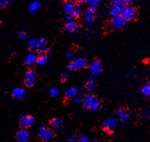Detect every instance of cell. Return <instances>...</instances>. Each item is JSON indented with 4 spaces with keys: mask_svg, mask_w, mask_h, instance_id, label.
<instances>
[{
    "mask_svg": "<svg viewBox=\"0 0 150 142\" xmlns=\"http://www.w3.org/2000/svg\"><path fill=\"white\" fill-rule=\"evenodd\" d=\"M142 94L145 96H148L149 95V94H150V85H149V82L142 87Z\"/></svg>",
    "mask_w": 150,
    "mask_h": 142,
    "instance_id": "cell-24",
    "label": "cell"
},
{
    "mask_svg": "<svg viewBox=\"0 0 150 142\" xmlns=\"http://www.w3.org/2000/svg\"><path fill=\"white\" fill-rule=\"evenodd\" d=\"M78 27H79V24L73 21H69L65 26V30L68 31L69 33H73L74 31L76 30Z\"/></svg>",
    "mask_w": 150,
    "mask_h": 142,
    "instance_id": "cell-17",
    "label": "cell"
},
{
    "mask_svg": "<svg viewBox=\"0 0 150 142\" xmlns=\"http://www.w3.org/2000/svg\"><path fill=\"white\" fill-rule=\"evenodd\" d=\"M75 9V4L71 1L66 2L63 5V11L67 14H71Z\"/></svg>",
    "mask_w": 150,
    "mask_h": 142,
    "instance_id": "cell-18",
    "label": "cell"
},
{
    "mask_svg": "<svg viewBox=\"0 0 150 142\" xmlns=\"http://www.w3.org/2000/svg\"><path fill=\"white\" fill-rule=\"evenodd\" d=\"M90 70L93 76H98L101 71V65L99 60L93 61L90 66Z\"/></svg>",
    "mask_w": 150,
    "mask_h": 142,
    "instance_id": "cell-10",
    "label": "cell"
},
{
    "mask_svg": "<svg viewBox=\"0 0 150 142\" xmlns=\"http://www.w3.org/2000/svg\"><path fill=\"white\" fill-rule=\"evenodd\" d=\"M96 85V79L94 77H90L87 80L85 84L86 89L88 91H92L95 89Z\"/></svg>",
    "mask_w": 150,
    "mask_h": 142,
    "instance_id": "cell-16",
    "label": "cell"
},
{
    "mask_svg": "<svg viewBox=\"0 0 150 142\" xmlns=\"http://www.w3.org/2000/svg\"><path fill=\"white\" fill-rule=\"evenodd\" d=\"M81 14V10L80 9H75L71 13V15L73 17H78Z\"/></svg>",
    "mask_w": 150,
    "mask_h": 142,
    "instance_id": "cell-30",
    "label": "cell"
},
{
    "mask_svg": "<svg viewBox=\"0 0 150 142\" xmlns=\"http://www.w3.org/2000/svg\"><path fill=\"white\" fill-rule=\"evenodd\" d=\"M82 99L80 97H75L74 98V103L76 104H82Z\"/></svg>",
    "mask_w": 150,
    "mask_h": 142,
    "instance_id": "cell-36",
    "label": "cell"
},
{
    "mask_svg": "<svg viewBox=\"0 0 150 142\" xmlns=\"http://www.w3.org/2000/svg\"><path fill=\"white\" fill-rule=\"evenodd\" d=\"M47 52L45 50H44V48L41 50H38V54L40 56H47Z\"/></svg>",
    "mask_w": 150,
    "mask_h": 142,
    "instance_id": "cell-32",
    "label": "cell"
},
{
    "mask_svg": "<svg viewBox=\"0 0 150 142\" xmlns=\"http://www.w3.org/2000/svg\"><path fill=\"white\" fill-rule=\"evenodd\" d=\"M50 142H59V141H50Z\"/></svg>",
    "mask_w": 150,
    "mask_h": 142,
    "instance_id": "cell-43",
    "label": "cell"
},
{
    "mask_svg": "<svg viewBox=\"0 0 150 142\" xmlns=\"http://www.w3.org/2000/svg\"><path fill=\"white\" fill-rule=\"evenodd\" d=\"M47 62V57L46 56H39L38 58H37L36 63L38 65L40 66H44L45 64H46Z\"/></svg>",
    "mask_w": 150,
    "mask_h": 142,
    "instance_id": "cell-23",
    "label": "cell"
},
{
    "mask_svg": "<svg viewBox=\"0 0 150 142\" xmlns=\"http://www.w3.org/2000/svg\"><path fill=\"white\" fill-rule=\"evenodd\" d=\"M126 25V21L122 17H115L111 21V26L113 29H120L124 27Z\"/></svg>",
    "mask_w": 150,
    "mask_h": 142,
    "instance_id": "cell-8",
    "label": "cell"
},
{
    "mask_svg": "<svg viewBox=\"0 0 150 142\" xmlns=\"http://www.w3.org/2000/svg\"><path fill=\"white\" fill-rule=\"evenodd\" d=\"M26 91L21 87L15 88V89L13 90L12 91V96L13 97L17 99V100H20V99H23L26 96Z\"/></svg>",
    "mask_w": 150,
    "mask_h": 142,
    "instance_id": "cell-11",
    "label": "cell"
},
{
    "mask_svg": "<svg viewBox=\"0 0 150 142\" xmlns=\"http://www.w3.org/2000/svg\"><path fill=\"white\" fill-rule=\"evenodd\" d=\"M96 100H97V99H96V96L88 94L87 95H86L84 97V98L82 99V104L85 108H90L91 104H92L93 102L96 101Z\"/></svg>",
    "mask_w": 150,
    "mask_h": 142,
    "instance_id": "cell-12",
    "label": "cell"
},
{
    "mask_svg": "<svg viewBox=\"0 0 150 142\" xmlns=\"http://www.w3.org/2000/svg\"><path fill=\"white\" fill-rule=\"evenodd\" d=\"M84 21L88 24H91L94 21V14H93V11L88 9L84 16Z\"/></svg>",
    "mask_w": 150,
    "mask_h": 142,
    "instance_id": "cell-19",
    "label": "cell"
},
{
    "mask_svg": "<svg viewBox=\"0 0 150 142\" xmlns=\"http://www.w3.org/2000/svg\"><path fill=\"white\" fill-rule=\"evenodd\" d=\"M122 17L125 19V21H131L135 18L136 11L135 8L128 5V6H123L122 11Z\"/></svg>",
    "mask_w": 150,
    "mask_h": 142,
    "instance_id": "cell-5",
    "label": "cell"
},
{
    "mask_svg": "<svg viewBox=\"0 0 150 142\" xmlns=\"http://www.w3.org/2000/svg\"><path fill=\"white\" fill-rule=\"evenodd\" d=\"M76 142H90L89 138H88L84 134L80 135L79 137H77Z\"/></svg>",
    "mask_w": 150,
    "mask_h": 142,
    "instance_id": "cell-26",
    "label": "cell"
},
{
    "mask_svg": "<svg viewBox=\"0 0 150 142\" xmlns=\"http://www.w3.org/2000/svg\"><path fill=\"white\" fill-rule=\"evenodd\" d=\"M77 3H79V4H83V3L86 1V0H76Z\"/></svg>",
    "mask_w": 150,
    "mask_h": 142,
    "instance_id": "cell-41",
    "label": "cell"
},
{
    "mask_svg": "<svg viewBox=\"0 0 150 142\" xmlns=\"http://www.w3.org/2000/svg\"><path fill=\"white\" fill-rule=\"evenodd\" d=\"M86 1L90 4L89 9L94 12L97 9L99 3L100 2V0H86Z\"/></svg>",
    "mask_w": 150,
    "mask_h": 142,
    "instance_id": "cell-22",
    "label": "cell"
},
{
    "mask_svg": "<svg viewBox=\"0 0 150 142\" xmlns=\"http://www.w3.org/2000/svg\"><path fill=\"white\" fill-rule=\"evenodd\" d=\"M35 122L34 118L31 115H24L19 120V125L23 129H28L32 127Z\"/></svg>",
    "mask_w": 150,
    "mask_h": 142,
    "instance_id": "cell-6",
    "label": "cell"
},
{
    "mask_svg": "<svg viewBox=\"0 0 150 142\" xmlns=\"http://www.w3.org/2000/svg\"><path fill=\"white\" fill-rule=\"evenodd\" d=\"M79 88L76 87H72L69 88V89L65 91L66 97L69 99L74 98L76 95L79 93Z\"/></svg>",
    "mask_w": 150,
    "mask_h": 142,
    "instance_id": "cell-13",
    "label": "cell"
},
{
    "mask_svg": "<svg viewBox=\"0 0 150 142\" xmlns=\"http://www.w3.org/2000/svg\"><path fill=\"white\" fill-rule=\"evenodd\" d=\"M129 118H130V116L129 114H128V113H127V112H124L121 116H120V122H127L128 120H129Z\"/></svg>",
    "mask_w": 150,
    "mask_h": 142,
    "instance_id": "cell-28",
    "label": "cell"
},
{
    "mask_svg": "<svg viewBox=\"0 0 150 142\" xmlns=\"http://www.w3.org/2000/svg\"><path fill=\"white\" fill-rule=\"evenodd\" d=\"M73 18L74 17L71 15V14H68L67 17V21H73Z\"/></svg>",
    "mask_w": 150,
    "mask_h": 142,
    "instance_id": "cell-40",
    "label": "cell"
},
{
    "mask_svg": "<svg viewBox=\"0 0 150 142\" xmlns=\"http://www.w3.org/2000/svg\"><path fill=\"white\" fill-rule=\"evenodd\" d=\"M123 6L121 4H113L111 9L110 13L112 17H117L122 13Z\"/></svg>",
    "mask_w": 150,
    "mask_h": 142,
    "instance_id": "cell-14",
    "label": "cell"
},
{
    "mask_svg": "<svg viewBox=\"0 0 150 142\" xmlns=\"http://www.w3.org/2000/svg\"><path fill=\"white\" fill-rule=\"evenodd\" d=\"M87 66V61L85 59L77 58L69 64L67 67V69L68 70L72 71L74 70H78V69H84L86 68Z\"/></svg>",
    "mask_w": 150,
    "mask_h": 142,
    "instance_id": "cell-3",
    "label": "cell"
},
{
    "mask_svg": "<svg viewBox=\"0 0 150 142\" xmlns=\"http://www.w3.org/2000/svg\"><path fill=\"white\" fill-rule=\"evenodd\" d=\"M61 79H62L63 81H66L67 79L68 78V74L67 72H63L62 74H61Z\"/></svg>",
    "mask_w": 150,
    "mask_h": 142,
    "instance_id": "cell-34",
    "label": "cell"
},
{
    "mask_svg": "<svg viewBox=\"0 0 150 142\" xmlns=\"http://www.w3.org/2000/svg\"><path fill=\"white\" fill-rule=\"evenodd\" d=\"M100 106V102L96 100V101L93 102L92 104H91V106H90V109L91 110V111H97L98 109H99Z\"/></svg>",
    "mask_w": 150,
    "mask_h": 142,
    "instance_id": "cell-25",
    "label": "cell"
},
{
    "mask_svg": "<svg viewBox=\"0 0 150 142\" xmlns=\"http://www.w3.org/2000/svg\"><path fill=\"white\" fill-rule=\"evenodd\" d=\"M18 37H19V39L21 40H26V39H27L28 35H27V34L25 33V32L21 31L19 33H18Z\"/></svg>",
    "mask_w": 150,
    "mask_h": 142,
    "instance_id": "cell-31",
    "label": "cell"
},
{
    "mask_svg": "<svg viewBox=\"0 0 150 142\" xmlns=\"http://www.w3.org/2000/svg\"><path fill=\"white\" fill-rule=\"evenodd\" d=\"M92 142H100V141H99L98 140H93V141H92Z\"/></svg>",
    "mask_w": 150,
    "mask_h": 142,
    "instance_id": "cell-42",
    "label": "cell"
},
{
    "mask_svg": "<svg viewBox=\"0 0 150 142\" xmlns=\"http://www.w3.org/2000/svg\"><path fill=\"white\" fill-rule=\"evenodd\" d=\"M47 45V41L44 38L31 39L28 42V46L31 50H39L44 48Z\"/></svg>",
    "mask_w": 150,
    "mask_h": 142,
    "instance_id": "cell-2",
    "label": "cell"
},
{
    "mask_svg": "<svg viewBox=\"0 0 150 142\" xmlns=\"http://www.w3.org/2000/svg\"><path fill=\"white\" fill-rule=\"evenodd\" d=\"M30 137V133L27 130L23 129L17 133L16 139L18 142H27Z\"/></svg>",
    "mask_w": 150,
    "mask_h": 142,
    "instance_id": "cell-9",
    "label": "cell"
},
{
    "mask_svg": "<svg viewBox=\"0 0 150 142\" xmlns=\"http://www.w3.org/2000/svg\"><path fill=\"white\" fill-rule=\"evenodd\" d=\"M77 140V136L76 135H72L70 138H69L68 142H76Z\"/></svg>",
    "mask_w": 150,
    "mask_h": 142,
    "instance_id": "cell-33",
    "label": "cell"
},
{
    "mask_svg": "<svg viewBox=\"0 0 150 142\" xmlns=\"http://www.w3.org/2000/svg\"><path fill=\"white\" fill-rule=\"evenodd\" d=\"M134 1V0H122V3L127 4H130Z\"/></svg>",
    "mask_w": 150,
    "mask_h": 142,
    "instance_id": "cell-39",
    "label": "cell"
},
{
    "mask_svg": "<svg viewBox=\"0 0 150 142\" xmlns=\"http://www.w3.org/2000/svg\"><path fill=\"white\" fill-rule=\"evenodd\" d=\"M119 124V120L115 117L108 118L105 121L103 122V128L107 131H112L117 127Z\"/></svg>",
    "mask_w": 150,
    "mask_h": 142,
    "instance_id": "cell-7",
    "label": "cell"
},
{
    "mask_svg": "<svg viewBox=\"0 0 150 142\" xmlns=\"http://www.w3.org/2000/svg\"><path fill=\"white\" fill-rule=\"evenodd\" d=\"M41 7V3L38 1H33L29 5V11L30 13H34Z\"/></svg>",
    "mask_w": 150,
    "mask_h": 142,
    "instance_id": "cell-20",
    "label": "cell"
},
{
    "mask_svg": "<svg viewBox=\"0 0 150 142\" xmlns=\"http://www.w3.org/2000/svg\"><path fill=\"white\" fill-rule=\"evenodd\" d=\"M51 125L53 128L59 129V128L62 127L63 121L60 118H55L52 119V121H51Z\"/></svg>",
    "mask_w": 150,
    "mask_h": 142,
    "instance_id": "cell-21",
    "label": "cell"
},
{
    "mask_svg": "<svg viewBox=\"0 0 150 142\" xmlns=\"http://www.w3.org/2000/svg\"><path fill=\"white\" fill-rule=\"evenodd\" d=\"M74 54L73 52H68L66 54V57L69 58V59H71L74 58Z\"/></svg>",
    "mask_w": 150,
    "mask_h": 142,
    "instance_id": "cell-35",
    "label": "cell"
},
{
    "mask_svg": "<svg viewBox=\"0 0 150 142\" xmlns=\"http://www.w3.org/2000/svg\"><path fill=\"white\" fill-rule=\"evenodd\" d=\"M37 79V73L36 72L33 70V69H30L27 72H26L25 76V79H24V82L26 86L27 87H33L36 83Z\"/></svg>",
    "mask_w": 150,
    "mask_h": 142,
    "instance_id": "cell-4",
    "label": "cell"
},
{
    "mask_svg": "<svg viewBox=\"0 0 150 142\" xmlns=\"http://www.w3.org/2000/svg\"><path fill=\"white\" fill-rule=\"evenodd\" d=\"M124 112H125V111H123V110H122V109H119V110H118V111H117L116 114H117V115L118 116L120 117L123 113H124Z\"/></svg>",
    "mask_w": 150,
    "mask_h": 142,
    "instance_id": "cell-37",
    "label": "cell"
},
{
    "mask_svg": "<svg viewBox=\"0 0 150 142\" xmlns=\"http://www.w3.org/2000/svg\"><path fill=\"white\" fill-rule=\"evenodd\" d=\"M13 1V0H0V9H4L8 4H11Z\"/></svg>",
    "mask_w": 150,
    "mask_h": 142,
    "instance_id": "cell-27",
    "label": "cell"
},
{
    "mask_svg": "<svg viewBox=\"0 0 150 142\" xmlns=\"http://www.w3.org/2000/svg\"><path fill=\"white\" fill-rule=\"evenodd\" d=\"M50 95L53 96V97H55L59 95V91L57 89H55V88H53V89L50 91Z\"/></svg>",
    "mask_w": 150,
    "mask_h": 142,
    "instance_id": "cell-29",
    "label": "cell"
},
{
    "mask_svg": "<svg viewBox=\"0 0 150 142\" xmlns=\"http://www.w3.org/2000/svg\"><path fill=\"white\" fill-rule=\"evenodd\" d=\"M113 3V4H122V0H111Z\"/></svg>",
    "mask_w": 150,
    "mask_h": 142,
    "instance_id": "cell-38",
    "label": "cell"
},
{
    "mask_svg": "<svg viewBox=\"0 0 150 142\" xmlns=\"http://www.w3.org/2000/svg\"><path fill=\"white\" fill-rule=\"evenodd\" d=\"M37 59V56L34 53H29L26 56L25 61V64L27 66H33L34 64L36 63Z\"/></svg>",
    "mask_w": 150,
    "mask_h": 142,
    "instance_id": "cell-15",
    "label": "cell"
},
{
    "mask_svg": "<svg viewBox=\"0 0 150 142\" xmlns=\"http://www.w3.org/2000/svg\"><path fill=\"white\" fill-rule=\"evenodd\" d=\"M38 136L41 140L47 141L53 138L54 136V132L52 130L47 128L45 126H41L38 131Z\"/></svg>",
    "mask_w": 150,
    "mask_h": 142,
    "instance_id": "cell-1",
    "label": "cell"
}]
</instances>
